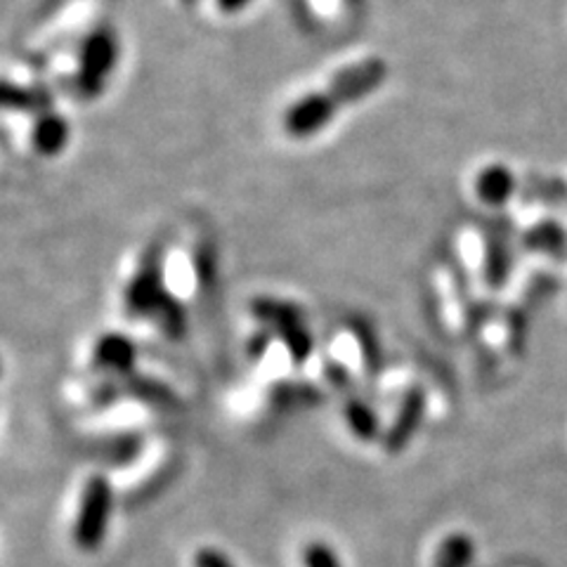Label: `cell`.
I'll list each match as a JSON object with an SVG mask.
<instances>
[{"label": "cell", "mask_w": 567, "mask_h": 567, "mask_svg": "<svg viewBox=\"0 0 567 567\" xmlns=\"http://www.w3.org/2000/svg\"><path fill=\"white\" fill-rule=\"evenodd\" d=\"M475 556V544L471 537L454 532L442 539L433 554V567H468Z\"/></svg>", "instance_id": "cell-14"}, {"label": "cell", "mask_w": 567, "mask_h": 567, "mask_svg": "<svg viewBox=\"0 0 567 567\" xmlns=\"http://www.w3.org/2000/svg\"><path fill=\"white\" fill-rule=\"evenodd\" d=\"M3 128L14 152L29 162H58L71 147L74 126L41 64L20 52L3 76Z\"/></svg>", "instance_id": "cell-3"}, {"label": "cell", "mask_w": 567, "mask_h": 567, "mask_svg": "<svg viewBox=\"0 0 567 567\" xmlns=\"http://www.w3.org/2000/svg\"><path fill=\"white\" fill-rule=\"evenodd\" d=\"M164 246V237L137 246L121 277L118 308L131 322L150 324L168 339H177L185 331V306L166 289Z\"/></svg>", "instance_id": "cell-4"}, {"label": "cell", "mask_w": 567, "mask_h": 567, "mask_svg": "<svg viewBox=\"0 0 567 567\" xmlns=\"http://www.w3.org/2000/svg\"><path fill=\"white\" fill-rule=\"evenodd\" d=\"M91 367L100 377L128 379L137 367V346L131 336L121 331H106L97 336L91 348Z\"/></svg>", "instance_id": "cell-8"}, {"label": "cell", "mask_w": 567, "mask_h": 567, "mask_svg": "<svg viewBox=\"0 0 567 567\" xmlns=\"http://www.w3.org/2000/svg\"><path fill=\"white\" fill-rule=\"evenodd\" d=\"M466 189L473 204L489 210H499L516 202L520 192V177L513 171V166L489 158V162H483L468 173Z\"/></svg>", "instance_id": "cell-7"}, {"label": "cell", "mask_w": 567, "mask_h": 567, "mask_svg": "<svg viewBox=\"0 0 567 567\" xmlns=\"http://www.w3.org/2000/svg\"><path fill=\"white\" fill-rule=\"evenodd\" d=\"M343 416H346L348 429L358 440L362 442L379 440V431H381L379 419L362 398H358L354 393L343 398Z\"/></svg>", "instance_id": "cell-11"}, {"label": "cell", "mask_w": 567, "mask_h": 567, "mask_svg": "<svg viewBox=\"0 0 567 567\" xmlns=\"http://www.w3.org/2000/svg\"><path fill=\"white\" fill-rule=\"evenodd\" d=\"M388 81L390 62L379 52L348 58L284 100L275 114V128L291 145H308L354 106L381 93Z\"/></svg>", "instance_id": "cell-2"}, {"label": "cell", "mask_w": 567, "mask_h": 567, "mask_svg": "<svg viewBox=\"0 0 567 567\" xmlns=\"http://www.w3.org/2000/svg\"><path fill=\"white\" fill-rule=\"evenodd\" d=\"M192 567H235V563H233V558L218 551V548L204 546L192 556Z\"/></svg>", "instance_id": "cell-16"}, {"label": "cell", "mask_w": 567, "mask_h": 567, "mask_svg": "<svg viewBox=\"0 0 567 567\" xmlns=\"http://www.w3.org/2000/svg\"><path fill=\"white\" fill-rule=\"evenodd\" d=\"M425 410H429V398H425V390L421 385H414L406 393H402L395 419L381 437V445L388 454H398L410 445V440L416 435L419 425L423 423Z\"/></svg>", "instance_id": "cell-9"}, {"label": "cell", "mask_w": 567, "mask_h": 567, "mask_svg": "<svg viewBox=\"0 0 567 567\" xmlns=\"http://www.w3.org/2000/svg\"><path fill=\"white\" fill-rule=\"evenodd\" d=\"M358 3L360 0H300V8L306 10L308 20L322 27H336L352 17Z\"/></svg>", "instance_id": "cell-13"}, {"label": "cell", "mask_w": 567, "mask_h": 567, "mask_svg": "<svg viewBox=\"0 0 567 567\" xmlns=\"http://www.w3.org/2000/svg\"><path fill=\"white\" fill-rule=\"evenodd\" d=\"M216 275V246L210 235L199 225H187L164 246V279L175 300L187 306V300L202 298Z\"/></svg>", "instance_id": "cell-5"}, {"label": "cell", "mask_w": 567, "mask_h": 567, "mask_svg": "<svg viewBox=\"0 0 567 567\" xmlns=\"http://www.w3.org/2000/svg\"><path fill=\"white\" fill-rule=\"evenodd\" d=\"M300 563H303V567H343L333 548L319 539H312L300 548Z\"/></svg>", "instance_id": "cell-15"}, {"label": "cell", "mask_w": 567, "mask_h": 567, "mask_svg": "<svg viewBox=\"0 0 567 567\" xmlns=\"http://www.w3.org/2000/svg\"><path fill=\"white\" fill-rule=\"evenodd\" d=\"M22 52L41 64L64 104L87 106L112 87L123 43L106 0H60L33 24Z\"/></svg>", "instance_id": "cell-1"}, {"label": "cell", "mask_w": 567, "mask_h": 567, "mask_svg": "<svg viewBox=\"0 0 567 567\" xmlns=\"http://www.w3.org/2000/svg\"><path fill=\"white\" fill-rule=\"evenodd\" d=\"M114 485L106 475L93 473L79 492V502L71 520V542L83 554H95L106 539L114 511Z\"/></svg>", "instance_id": "cell-6"}, {"label": "cell", "mask_w": 567, "mask_h": 567, "mask_svg": "<svg viewBox=\"0 0 567 567\" xmlns=\"http://www.w3.org/2000/svg\"><path fill=\"white\" fill-rule=\"evenodd\" d=\"M565 244H567L565 229L554 220L535 223L523 233V246L529 248V251H535V254L558 256V254L565 251Z\"/></svg>", "instance_id": "cell-12"}, {"label": "cell", "mask_w": 567, "mask_h": 567, "mask_svg": "<svg viewBox=\"0 0 567 567\" xmlns=\"http://www.w3.org/2000/svg\"><path fill=\"white\" fill-rule=\"evenodd\" d=\"M171 3L187 14H197L210 24L237 22L256 8L258 0H171Z\"/></svg>", "instance_id": "cell-10"}]
</instances>
